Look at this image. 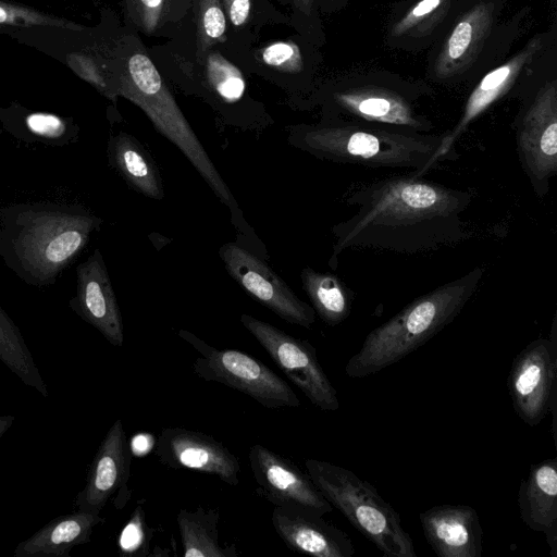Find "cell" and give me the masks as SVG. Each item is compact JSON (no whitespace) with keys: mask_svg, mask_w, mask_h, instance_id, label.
<instances>
[{"mask_svg":"<svg viewBox=\"0 0 557 557\" xmlns=\"http://www.w3.org/2000/svg\"><path fill=\"white\" fill-rule=\"evenodd\" d=\"M300 278L311 307L325 324L335 326L349 317L354 294L338 276L307 267Z\"/></svg>","mask_w":557,"mask_h":557,"instance_id":"25","label":"cell"},{"mask_svg":"<svg viewBox=\"0 0 557 557\" xmlns=\"http://www.w3.org/2000/svg\"><path fill=\"white\" fill-rule=\"evenodd\" d=\"M0 24H11V25H58L69 26L67 23H63L57 20H51L48 16L39 14L37 12L5 5L0 3Z\"/></svg>","mask_w":557,"mask_h":557,"instance_id":"34","label":"cell"},{"mask_svg":"<svg viewBox=\"0 0 557 557\" xmlns=\"http://www.w3.org/2000/svg\"><path fill=\"white\" fill-rule=\"evenodd\" d=\"M219 510L198 507L181 509L176 521L185 557H237L235 546L223 547L219 542Z\"/></svg>","mask_w":557,"mask_h":557,"instance_id":"24","label":"cell"},{"mask_svg":"<svg viewBox=\"0 0 557 557\" xmlns=\"http://www.w3.org/2000/svg\"><path fill=\"white\" fill-rule=\"evenodd\" d=\"M71 309L111 345L122 347L124 326L112 283L99 249L76 268V293Z\"/></svg>","mask_w":557,"mask_h":557,"instance_id":"15","label":"cell"},{"mask_svg":"<svg viewBox=\"0 0 557 557\" xmlns=\"http://www.w3.org/2000/svg\"><path fill=\"white\" fill-rule=\"evenodd\" d=\"M181 338L200 355L193 363L197 376L239 391L268 409L297 408L298 396L292 387L260 360L235 349H218L189 331Z\"/></svg>","mask_w":557,"mask_h":557,"instance_id":"6","label":"cell"},{"mask_svg":"<svg viewBox=\"0 0 557 557\" xmlns=\"http://www.w3.org/2000/svg\"><path fill=\"white\" fill-rule=\"evenodd\" d=\"M127 15L135 26L153 35L168 24L181 20L190 0H125Z\"/></svg>","mask_w":557,"mask_h":557,"instance_id":"27","label":"cell"},{"mask_svg":"<svg viewBox=\"0 0 557 557\" xmlns=\"http://www.w3.org/2000/svg\"><path fill=\"white\" fill-rule=\"evenodd\" d=\"M108 158L110 164L136 191L152 199L163 197L159 170L136 138L126 133L112 136L108 143Z\"/></svg>","mask_w":557,"mask_h":557,"instance_id":"23","label":"cell"},{"mask_svg":"<svg viewBox=\"0 0 557 557\" xmlns=\"http://www.w3.org/2000/svg\"><path fill=\"white\" fill-rule=\"evenodd\" d=\"M453 0H420L392 27L399 38H420L430 35L447 15Z\"/></svg>","mask_w":557,"mask_h":557,"instance_id":"28","label":"cell"},{"mask_svg":"<svg viewBox=\"0 0 557 557\" xmlns=\"http://www.w3.org/2000/svg\"><path fill=\"white\" fill-rule=\"evenodd\" d=\"M542 48V37H535L516 55L483 76L469 95L458 122L443 134L437 151L441 162L455 159L457 140L479 116L511 89L524 67Z\"/></svg>","mask_w":557,"mask_h":557,"instance_id":"18","label":"cell"},{"mask_svg":"<svg viewBox=\"0 0 557 557\" xmlns=\"http://www.w3.org/2000/svg\"><path fill=\"white\" fill-rule=\"evenodd\" d=\"M227 273L258 302L287 323L310 329L315 312L260 258L234 243L220 248Z\"/></svg>","mask_w":557,"mask_h":557,"instance_id":"10","label":"cell"},{"mask_svg":"<svg viewBox=\"0 0 557 557\" xmlns=\"http://www.w3.org/2000/svg\"><path fill=\"white\" fill-rule=\"evenodd\" d=\"M151 531L146 523L141 505L133 511L119 536V548L125 556H146L149 549Z\"/></svg>","mask_w":557,"mask_h":557,"instance_id":"32","label":"cell"},{"mask_svg":"<svg viewBox=\"0 0 557 557\" xmlns=\"http://www.w3.org/2000/svg\"><path fill=\"white\" fill-rule=\"evenodd\" d=\"M248 460L262 495L274 506H292L330 513L333 506L307 472L261 444H253Z\"/></svg>","mask_w":557,"mask_h":557,"instance_id":"13","label":"cell"},{"mask_svg":"<svg viewBox=\"0 0 557 557\" xmlns=\"http://www.w3.org/2000/svg\"><path fill=\"white\" fill-rule=\"evenodd\" d=\"M132 455L122 421L116 419L94 456L86 484L75 496L74 506L78 510L99 515L109 499L125 488Z\"/></svg>","mask_w":557,"mask_h":557,"instance_id":"16","label":"cell"},{"mask_svg":"<svg viewBox=\"0 0 557 557\" xmlns=\"http://www.w3.org/2000/svg\"><path fill=\"white\" fill-rule=\"evenodd\" d=\"M240 322L311 404L323 411H336L339 408L337 391L309 342L296 338L250 314H242Z\"/></svg>","mask_w":557,"mask_h":557,"instance_id":"9","label":"cell"},{"mask_svg":"<svg viewBox=\"0 0 557 557\" xmlns=\"http://www.w3.org/2000/svg\"><path fill=\"white\" fill-rule=\"evenodd\" d=\"M307 473L326 500L386 557H417L401 518L375 486L351 470L307 459Z\"/></svg>","mask_w":557,"mask_h":557,"instance_id":"5","label":"cell"},{"mask_svg":"<svg viewBox=\"0 0 557 557\" xmlns=\"http://www.w3.org/2000/svg\"><path fill=\"white\" fill-rule=\"evenodd\" d=\"M227 18L233 26L239 27L246 23L249 17L250 0H223Z\"/></svg>","mask_w":557,"mask_h":557,"instance_id":"35","label":"cell"},{"mask_svg":"<svg viewBox=\"0 0 557 557\" xmlns=\"http://www.w3.org/2000/svg\"><path fill=\"white\" fill-rule=\"evenodd\" d=\"M195 16L198 53H205L216 41L224 39L226 16L221 0H196Z\"/></svg>","mask_w":557,"mask_h":557,"instance_id":"30","label":"cell"},{"mask_svg":"<svg viewBox=\"0 0 557 557\" xmlns=\"http://www.w3.org/2000/svg\"><path fill=\"white\" fill-rule=\"evenodd\" d=\"M323 516L309 508L274 506L271 520L290 550L314 557H351L356 549L350 537Z\"/></svg>","mask_w":557,"mask_h":557,"instance_id":"17","label":"cell"},{"mask_svg":"<svg viewBox=\"0 0 557 557\" xmlns=\"http://www.w3.org/2000/svg\"><path fill=\"white\" fill-rule=\"evenodd\" d=\"M294 5L302 13L309 15L312 10L313 0H292Z\"/></svg>","mask_w":557,"mask_h":557,"instance_id":"38","label":"cell"},{"mask_svg":"<svg viewBox=\"0 0 557 557\" xmlns=\"http://www.w3.org/2000/svg\"><path fill=\"white\" fill-rule=\"evenodd\" d=\"M485 269L467 273L414 298L373 329L345 366V373L362 379L400 361L450 324L475 294Z\"/></svg>","mask_w":557,"mask_h":557,"instance_id":"4","label":"cell"},{"mask_svg":"<svg viewBox=\"0 0 557 557\" xmlns=\"http://www.w3.org/2000/svg\"><path fill=\"white\" fill-rule=\"evenodd\" d=\"M442 138L443 134L337 117L298 127L290 141L321 160L370 169H406L425 176L441 162L437 151Z\"/></svg>","mask_w":557,"mask_h":557,"instance_id":"3","label":"cell"},{"mask_svg":"<svg viewBox=\"0 0 557 557\" xmlns=\"http://www.w3.org/2000/svg\"><path fill=\"white\" fill-rule=\"evenodd\" d=\"M523 523L545 535L552 557L557 556V459L534 463L518 490Z\"/></svg>","mask_w":557,"mask_h":557,"instance_id":"20","label":"cell"},{"mask_svg":"<svg viewBox=\"0 0 557 557\" xmlns=\"http://www.w3.org/2000/svg\"><path fill=\"white\" fill-rule=\"evenodd\" d=\"M119 92L137 104L166 138L181 136L188 122L150 58L132 51L120 74Z\"/></svg>","mask_w":557,"mask_h":557,"instance_id":"12","label":"cell"},{"mask_svg":"<svg viewBox=\"0 0 557 557\" xmlns=\"http://www.w3.org/2000/svg\"><path fill=\"white\" fill-rule=\"evenodd\" d=\"M261 58L263 63L277 70L297 73L302 69V57L298 46L292 41H275L267 46Z\"/></svg>","mask_w":557,"mask_h":557,"instance_id":"33","label":"cell"},{"mask_svg":"<svg viewBox=\"0 0 557 557\" xmlns=\"http://www.w3.org/2000/svg\"><path fill=\"white\" fill-rule=\"evenodd\" d=\"M412 100L403 91L372 84L352 85L332 94L336 112L347 119L430 133L432 122L416 111Z\"/></svg>","mask_w":557,"mask_h":557,"instance_id":"14","label":"cell"},{"mask_svg":"<svg viewBox=\"0 0 557 557\" xmlns=\"http://www.w3.org/2000/svg\"><path fill=\"white\" fill-rule=\"evenodd\" d=\"M557 384V314L548 337L529 343L513 359L507 388L517 416L529 426H535L552 413L556 436Z\"/></svg>","mask_w":557,"mask_h":557,"instance_id":"7","label":"cell"},{"mask_svg":"<svg viewBox=\"0 0 557 557\" xmlns=\"http://www.w3.org/2000/svg\"><path fill=\"white\" fill-rule=\"evenodd\" d=\"M519 164L534 194L543 199L557 174V85L546 82L515 121Z\"/></svg>","mask_w":557,"mask_h":557,"instance_id":"8","label":"cell"},{"mask_svg":"<svg viewBox=\"0 0 557 557\" xmlns=\"http://www.w3.org/2000/svg\"><path fill=\"white\" fill-rule=\"evenodd\" d=\"M154 453L169 468L211 474L231 486L239 484L242 467L238 458L206 433L165 428L159 435Z\"/></svg>","mask_w":557,"mask_h":557,"instance_id":"11","label":"cell"},{"mask_svg":"<svg viewBox=\"0 0 557 557\" xmlns=\"http://www.w3.org/2000/svg\"><path fill=\"white\" fill-rule=\"evenodd\" d=\"M206 77L212 89L226 102L238 101L246 89L242 72L219 52L206 58Z\"/></svg>","mask_w":557,"mask_h":557,"instance_id":"29","label":"cell"},{"mask_svg":"<svg viewBox=\"0 0 557 557\" xmlns=\"http://www.w3.org/2000/svg\"><path fill=\"white\" fill-rule=\"evenodd\" d=\"M494 12L492 2H480L459 18L435 60L436 78L455 77L475 61L491 33Z\"/></svg>","mask_w":557,"mask_h":557,"instance_id":"21","label":"cell"},{"mask_svg":"<svg viewBox=\"0 0 557 557\" xmlns=\"http://www.w3.org/2000/svg\"><path fill=\"white\" fill-rule=\"evenodd\" d=\"M27 133L44 143L66 145L74 143L72 127L64 119L47 112H32L24 117Z\"/></svg>","mask_w":557,"mask_h":557,"instance_id":"31","label":"cell"},{"mask_svg":"<svg viewBox=\"0 0 557 557\" xmlns=\"http://www.w3.org/2000/svg\"><path fill=\"white\" fill-rule=\"evenodd\" d=\"M15 421L12 414L0 416V438L11 429Z\"/></svg>","mask_w":557,"mask_h":557,"instance_id":"37","label":"cell"},{"mask_svg":"<svg viewBox=\"0 0 557 557\" xmlns=\"http://www.w3.org/2000/svg\"><path fill=\"white\" fill-rule=\"evenodd\" d=\"M104 519L100 515L76 510L61 515L14 548V557H69L78 545L90 542L95 527Z\"/></svg>","mask_w":557,"mask_h":557,"instance_id":"22","label":"cell"},{"mask_svg":"<svg viewBox=\"0 0 557 557\" xmlns=\"http://www.w3.org/2000/svg\"><path fill=\"white\" fill-rule=\"evenodd\" d=\"M471 191L429 181L414 173L386 176L352 189L346 202L354 214L332 227L330 264L352 248L419 253L454 246L470 234L463 214Z\"/></svg>","mask_w":557,"mask_h":557,"instance_id":"1","label":"cell"},{"mask_svg":"<svg viewBox=\"0 0 557 557\" xmlns=\"http://www.w3.org/2000/svg\"><path fill=\"white\" fill-rule=\"evenodd\" d=\"M426 542L440 557H480L483 531L469 505H438L420 513Z\"/></svg>","mask_w":557,"mask_h":557,"instance_id":"19","label":"cell"},{"mask_svg":"<svg viewBox=\"0 0 557 557\" xmlns=\"http://www.w3.org/2000/svg\"><path fill=\"white\" fill-rule=\"evenodd\" d=\"M0 361L25 385L37 391L42 397L49 396L45 380L20 329L1 306Z\"/></svg>","mask_w":557,"mask_h":557,"instance_id":"26","label":"cell"},{"mask_svg":"<svg viewBox=\"0 0 557 557\" xmlns=\"http://www.w3.org/2000/svg\"><path fill=\"white\" fill-rule=\"evenodd\" d=\"M131 445V444H129ZM151 447V437L149 434H137L134 436L131 445L132 453H136L138 455L146 454L150 450Z\"/></svg>","mask_w":557,"mask_h":557,"instance_id":"36","label":"cell"},{"mask_svg":"<svg viewBox=\"0 0 557 557\" xmlns=\"http://www.w3.org/2000/svg\"><path fill=\"white\" fill-rule=\"evenodd\" d=\"M102 220L84 207L20 203L0 212V256L25 283L54 284Z\"/></svg>","mask_w":557,"mask_h":557,"instance_id":"2","label":"cell"}]
</instances>
